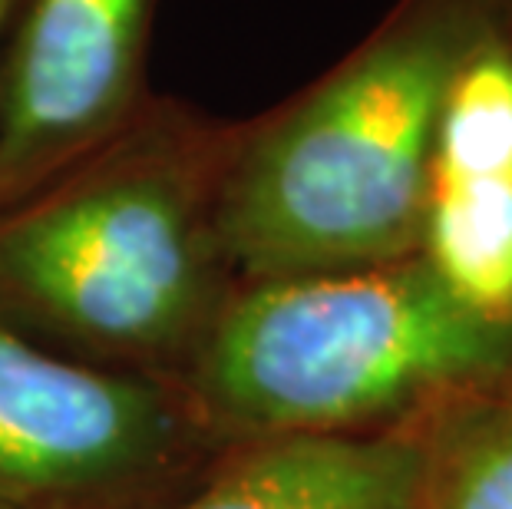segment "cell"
Segmentation results:
<instances>
[{"mask_svg": "<svg viewBox=\"0 0 512 509\" xmlns=\"http://www.w3.org/2000/svg\"><path fill=\"white\" fill-rule=\"evenodd\" d=\"M506 37L512 0H397L328 73L238 123L219 196L238 285L420 255L446 100Z\"/></svg>", "mask_w": 512, "mask_h": 509, "instance_id": "cell-1", "label": "cell"}, {"mask_svg": "<svg viewBox=\"0 0 512 509\" xmlns=\"http://www.w3.org/2000/svg\"><path fill=\"white\" fill-rule=\"evenodd\" d=\"M238 123L152 96L116 139L0 212V321L103 357L202 344L238 278L219 196Z\"/></svg>", "mask_w": 512, "mask_h": 509, "instance_id": "cell-2", "label": "cell"}, {"mask_svg": "<svg viewBox=\"0 0 512 509\" xmlns=\"http://www.w3.org/2000/svg\"><path fill=\"white\" fill-rule=\"evenodd\" d=\"M512 384V321L456 295L423 255L242 281L195 348V387L232 427L377 433Z\"/></svg>", "mask_w": 512, "mask_h": 509, "instance_id": "cell-3", "label": "cell"}, {"mask_svg": "<svg viewBox=\"0 0 512 509\" xmlns=\"http://www.w3.org/2000/svg\"><path fill=\"white\" fill-rule=\"evenodd\" d=\"M156 14L159 0H20L0 60V212L146 110Z\"/></svg>", "mask_w": 512, "mask_h": 509, "instance_id": "cell-4", "label": "cell"}, {"mask_svg": "<svg viewBox=\"0 0 512 509\" xmlns=\"http://www.w3.org/2000/svg\"><path fill=\"white\" fill-rule=\"evenodd\" d=\"M176 437L159 387L60 357L0 321V500L110 493L156 470Z\"/></svg>", "mask_w": 512, "mask_h": 509, "instance_id": "cell-5", "label": "cell"}, {"mask_svg": "<svg viewBox=\"0 0 512 509\" xmlns=\"http://www.w3.org/2000/svg\"><path fill=\"white\" fill-rule=\"evenodd\" d=\"M420 440L377 433L261 437L182 509H417Z\"/></svg>", "mask_w": 512, "mask_h": 509, "instance_id": "cell-6", "label": "cell"}, {"mask_svg": "<svg viewBox=\"0 0 512 509\" xmlns=\"http://www.w3.org/2000/svg\"><path fill=\"white\" fill-rule=\"evenodd\" d=\"M410 427L420 440L417 509H512V384L450 397Z\"/></svg>", "mask_w": 512, "mask_h": 509, "instance_id": "cell-7", "label": "cell"}, {"mask_svg": "<svg viewBox=\"0 0 512 509\" xmlns=\"http://www.w3.org/2000/svg\"><path fill=\"white\" fill-rule=\"evenodd\" d=\"M420 255L466 305L512 321V182L430 176Z\"/></svg>", "mask_w": 512, "mask_h": 509, "instance_id": "cell-8", "label": "cell"}, {"mask_svg": "<svg viewBox=\"0 0 512 509\" xmlns=\"http://www.w3.org/2000/svg\"><path fill=\"white\" fill-rule=\"evenodd\" d=\"M430 176L512 182V37L460 73L437 129Z\"/></svg>", "mask_w": 512, "mask_h": 509, "instance_id": "cell-9", "label": "cell"}, {"mask_svg": "<svg viewBox=\"0 0 512 509\" xmlns=\"http://www.w3.org/2000/svg\"><path fill=\"white\" fill-rule=\"evenodd\" d=\"M17 7H20V0H0V60H4V47H7L10 27H14Z\"/></svg>", "mask_w": 512, "mask_h": 509, "instance_id": "cell-10", "label": "cell"}]
</instances>
